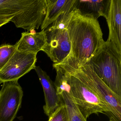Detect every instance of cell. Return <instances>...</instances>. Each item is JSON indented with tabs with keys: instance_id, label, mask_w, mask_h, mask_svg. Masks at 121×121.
<instances>
[{
	"instance_id": "1",
	"label": "cell",
	"mask_w": 121,
	"mask_h": 121,
	"mask_svg": "<svg viewBox=\"0 0 121 121\" xmlns=\"http://www.w3.org/2000/svg\"><path fill=\"white\" fill-rule=\"evenodd\" d=\"M71 44L68 57L62 63L79 67L88 63L104 42L98 19L74 9L67 29Z\"/></svg>"
},
{
	"instance_id": "2",
	"label": "cell",
	"mask_w": 121,
	"mask_h": 121,
	"mask_svg": "<svg viewBox=\"0 0 121 121\" xmlns=\"http://www.w3.org/2000/svg\"><path fill=\"white\" fill-rule=\"evenodd\" d=\"M58 65L65 70L74 101L86 120L92 114H110L108 108L86 81L80 68L63 63Z\"/></svg>"
},
{
	"instance_id": "3",
	"label": "cell",
	"mask_w": 121,
	"mask_h": 121,
	"mask_svg": "<svg viewBox=\"0 0 121 121\" xmlns=\"http://www.w3.org/2000/svg\"><path fill=\"white\" fill-rule=\"evenodd\" d=\"M89 62L98 76L121 96V53L112 42L105 41Z\"/></svg>"
},
{
	"instance_id": "4",
	"label": "cell",
	"mask_w": 121,
	"mask_h": 121,
	"mask_svg": "<svg viewBox=\"0 0 121 121\" xmlns=\"http://www.w3.org/2000/svg\"><path fill=\"white\" fill-rule=\"evenodd\" d=\"M47 9L46 0H0V15L15 16L27 32L41 27Z\"/></svg>"
},
{
	"instance_id": "5",
	"label": "cell",
	"mask_w": 121,
	"mask_h": 121,
	"mask_svg": "<svg viewBox=\"0 0 121 121\" xmlns=\"http://www.w3.org/2000/svg\"><path fill=\"white\" fill-rule=\"evenodd\" d=\"M79 68L88 84L108 108L111 117L121 121V96L112 91L98 76L89 62Z\"/></svg>"
},
{
	"instance_id": "6",
	"label": "cell",
	"mask_w": 121,
	"mask_h": 121,
	"mask_svg": "<svg viewBox=\"0 0 121 121\" xmlns=\"http://www.w3.org/2000/svg\"><path fill=\"white\" fill-rule=\"evenodd\" d=\"M22 88L18 80L4 82L0 90V121H13L22 105Z\"/></svg>"
},
{
	"instance_id": "7",
	"label": "cell",
	"mask_w": 121,
	"mask_h": 121,
	"mask_svg": "<svg viewBox=\"0 0 121 121\" xmlns=\"http://www.w3.org/2000/svg\"><path fill=\"white\" fill-rule=\"evenodd\" d=\"M44 31L47 43L42 51L46 54L54 64H60L68 57L71 51L68 30L49 27Z\"/></svg>"
},
{
	"instance_id": "8",
	"label": "cell",
	"mask_w": 121,
	"mask_h": 121,
	"mask_svg": "<svg viewBox=\"0 0 121 121\" xmlns=\"http://www.w3.org/2000/svg\"><path fill=\"white\" fill-rule=\"evenodd\" d=\"M37 54L17 50L6 65L0 70V82L19 79L36 67Z\"/></svg>"
},
{
	"instance_id": "9",
	"label": "cell",
	"mask_w": 121,
	"mask_h": 121,
	"mask_svg": "<svg viewBox=\"0 0 121 121\" xmlns=\"http://www.w3.org/2000/svg\"><path fill=\"white\" fill-rule=\"evenodd\" d=\"M43 87L45 104L43 107L44 113L49 117L61 104L60 97L56 92L53 82L47 73L39 66L34 68Z\"/></svg>"
},
{
	"instance_id": "10",
	"label": "cell",
	"mask_w": 121,
	"mask_h": 121,
	"mask_svg": "<svg viewBox=\"0 0 121 121\" xmlns=\"http://www.w3.org/2000/svg\"><path fill=\"white\" fill-rule=\"evenodd\" d=\"M106 20L109 30L108 41L121 53V0H111Z\"/></svg>"
},
{
	"instance_id": "11",
	"label": "cell",
	"mask_w": 121,
	"mask_h": 121,
	"mask_svg": "<svg viewBox=\"0 0 121 121\" xmlns=\"http://www.w3.org/2000/svg\"><path fill=\"white\" fill-rule=\"evenodd\" d=\"M46 43V33L42 30L39 32L36 31L23 32L20 39L15 45L19 51L37 54L43 50Z\"/></svg>"
},
{
	"instance_id": "12",
	"label": "cell",
	"mask_w": 121,
	"mask_h": 121,
	"mask_svg": "<svg viewBox=\"0 0 121 121\" xmlns=\"http://www.w3.org/2000/svg\"><path fill=\"white\" fill-rule=\"evenodd\" d=\"M110 2L111 0H75L73 8L83 15L92 16L96 19L103 17L106 19Z\"/></svg>"
},
{
	"instance_id": "13",
	"label": "cell",
	"mask_w": 121,
	"mask_h": 121,
	"mask_svg": "<svg viewBox=\"0 0 121 121\" xmlns=\"http://www.w3.org/2000/svg\"><path fill=\"white\" fill-rule=\"evenodd\" d=\"M46 2L47 9L41 26L42 30L48 27L63 13L74 10L75 0H46Z\"/></svg>"
},
{
	"instance_id": "14",
	"label": "cell",
	"mask_w": 121,
	"mask_h": 121,
	"mask_svg": "<svg viewBox=\"0 0 121 121\" xmlns=\"http://www.w3.org/2000/svg\"><path fill=\"white\" fill-rule=\"evenodd\" d=\"M56 92L61 102L65 104L70 121H87L79 111L72 96L70 86L66 81H63L55 85Z\"/></svg>"
},
{
	"instance_id": "15",
	"label": "cell",
	"mask_w": 121,
	"mask_h": 121,
	"mask_svg": "<svg viewBox=\"0 0 121 121\" xmlns=\"http://www.w3.org/2000/svg\"><path fill=\"white\" fill-rule=\"evenodd\" d=\"M17 50L15 45L5 44L0 46V70L8 62Z\"/></svg>"
},
{
	"instance_id": "16",
	"label": "cell",
	"mask_w": 121,
	"mask_h": 121,
	"mask_svg": "<svg viewBox=\"0 0 121 121\" xmlns=\"http://www.w3.org/2000/svg\"><path fill=\"white\" fill-rule=\"evenodd\" d=\"M74 10L68 11L63 13L50 25L51 26L49 27L58 29H67L73 15Z\"/></svg>"
},
{
	"instance_id": "17",
	"label": "cell",
	"mask_w": 121,
	"mask_h": 121,
	"mask_svg": "<svg viewBox=\"0 0 121 121\" xmlns=\"http://www.w3.org/2000/svg\"><path fill=\"white\" fill-rule=\"evenodd\" d=\"M48 121H70L69 114L64 103L61 102L60 106L49 117Z\"/></svg>"
},
{
	"instance_id": "18",
	"label": "cell",
	"mask_w": 121,
	"mask_h": 121,
	"mask_svg": "<svg viewBox=\"0 0 121 121\" xmlns=\"http://www.w3.org/2000/svg\"><path fill=\"white\" fill-rule=\"evenodd\" d=\"M12 22L17 28H22L25 30V28L22 23L14 15H0V27Z\"/></svg>"
},
{
	"instance_id": "19",
	"label": "cell",
	"mask_w": 121,
	"mask_h": 121,
	"mask_svg": "<svg viewBox=\"0 0 121 121\" xmlns=\"http://www.w3.org/2000/svg\"><path fill=\"white\" fill-rule=\"evenodd\" d=\"M109 121H117L116 120H115V119L114 118V117H111L110 118Z\"/></svg>"
},
{
	"instance_id": "20",
	"label": "cell",
	"mask_w": 121,
	"mask_h": 121,
	"mask_svg": "<svg viewBox=\"0 0 121 121\" xmlns=\"http://www.w3.org/2000/svg\"><path fill=\"white\" fill-rule=\"evenodd\" d=\"M1 84V83L0 82V84Z\"/></svg>"
}]
</instances>
